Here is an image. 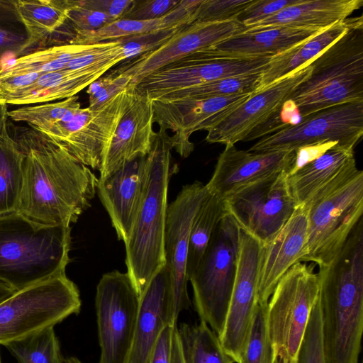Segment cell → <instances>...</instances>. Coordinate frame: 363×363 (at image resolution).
<instances>
[{"mask_svg":"<svg viewBox=\"0 0 363 363\" xmlns=\"http://www.w3.org/2000/svg\"><path fill=\"white\" fill-rule=\"evenodd\" d=\"M25 158L16 211L43 225L70 226L91 206L99 179L60 145L31 128L15 130Z\"/></svg>","mask_w":363,"mask_h":363,"instance_id":"cell-1","label":"cell"},{"mask_svg":"<svg viewBox=\"0 0 363 363\" xmlns=\"http://www.w3.org/2000/svg\"><path fill=\"white\" fill-rule=\"evenodd\" d=\"M318 300L325 363H359L363 332V220L327 266L319 267Z\"/></svg>","mask_w":363,"mask_h":363,"instance_id":"cell-2","label":"cell"},{"mask_svg":"<svg viewBox=\"0 0 363 363\" xmlns=\"http://www.w3.org/2000/svg\"><path fill=\"white\" fill-rule=\"evenodd\" d=\"M71 227L43 225L16 211L0 214V281L18 291L65 273Z\"/></svg>","mask_w":363,"mask_h":363,"instance_id":"cell-3","label":"cell"},{"mask_svg":"<svg viewBox=\"0 0 363 363\" xmlns=\"http://www.w3.org/2000/svg\"><path fill=\"white\" fill-rule=\"evenodd\" d=\"M172 149L167 132H157L147 155L142 201L130 235L125 242L127 273L140 296L165 264L164 236Z\"/></svg>","mask_w":363,"mask_h":363,"instance_id":"cell-4","label":"cell"},{"mask_svg":"<svg viewBox=\"0 0 363 363\" xmlns=\"http://www.w3.org/2000/svg\"><path fill=\"white\" fill-rule=\"evenodd\" d=\"M308 65L311 71L285 102L300 118L347 103L363 102V18Z\"/></svg>","mask_w":363,"mask_h":363,"instance_id":"cell-5","label":"cell"},{"mask_svg":"<svg viewBox=\"0 0 363 363\" xmlns=\"http://www.w3.org/2000/svg\"><path fill=\"white\" fill-rule=\"evenodd\" d=\"M240 228L227 214L218 224L199 265L189 281L200 320L220 337L234 285Z\"/></svg>","mask_w":363,"mask_h":363,"instance_id":"cell-6","label":"cell"},{"mask_svg":"<svg viewBox=\"0 0 363 363\" xmlns=\"http://www.w3.org/2000/svg\"><path fill=\"white\" fill-rule=\"evenodd\" d=\"M81 306L79 289L65 273L18 291L0 303V345L54 328Z\"/></svg>","mask_w":363,"mask_h":363,"instance_id":"cell-7","label":"cell"},{"mask_svg":"<svg viewBox=\"0 0 363 363\" xmlns=\"http://www.w3.org/2000/svg\"><path fill=\"white\" fill-rule=\"evenodd\" d=\"M315 264L298 262L276 285L267 306L269 337L278 363H296L311 310L318 298Z\"/></svg>","mask_w":363,"mask_h":363,"instance_id":"cell-8","label":"cell"},{"mask_svg":"<svg viewBox=\"0 0 363 363\" xmlns=\"http://www.w3.org/2000/svg\"><path fill=\"white\" fill-rule=\"evenodd\" d=\"M306 208L308 239L300 262L327 266L362 218L363 172L359 169L345 184Z\"/></svg>","mask_w":363,"mask_h":363,"instance_id":"cell-9","label":"cell"},{"mask_svg":"<svg viewBox=\"0 0 363 363\" xmlns=\"http://www.w3.org/2000/svg\"><path fill=\"white\" fill-rule=\"evenodd\" d=\"M140 303V296L127 272L114 270L101 277L95 296L99 363H126Z\"/></svg>","mask_w":363,"mask_h":363,"instance_id":"cell-10","label":"cell"},{"mask_svg":"<svg viewBox=\"0 0 363 363\" xmlns=\"http://www.w3.org/2000/svg\"><path fill=\"white\" fill-rule=\"evenodd\" d=\"M363 135V102L342 104L311 113L295 124H286L267 134L248 151L296 150L323 143L353 150Z\"/></svg>","mask_w":363,"mask_h":363,"instance_id":"cell-11","label":"cell"},{"mask_svg":"<svg viewBox=\"0 0 363 363\" xmlns=\"http://www.w3.org/2000/svg\"><path fill=\"white\" fill-rule=\"evenodd\" d=\"M128 87L97 108H74L41 133L83 164L100 171L106 149L123 116Z\"/></svg>","mask_w":363,"mask_h":363,"instance_id":"cell-12","label":"cell"},{"mask_svg":"<svg viewBox=\"0 0 363 363\" xmlns=\"http://www.w3.org/2000/svg\"><path fill=\"white\" fill-rule=\"evenodd\" d=\"M272 56H240L219 52L213 48L176 60L134 84L151 100L169 92L219 79L263 73Z\"/></svg>","mask_w":363,"mask_h":363,"instance_id":"cell-13","label":"cell"},{"mask_svg":"<svg viewBox=\"0 0 363 363\" xmlns=\"http://www.w3.org/2000/svg\"><path fill=\"white\" fill-rule=\"evenodd\" d=\"M286 172L243 186L225 199L228 214L239 228L262 244L270 240L296 208Z\"/></svg>","mask_w":363,"mask_h":363,"instance_id":"cell-14","label":"cell"},{"mask_svg":"<svg viewBox=\"0 0 363 363\" xmlns=\"http://www.w3.org/2000/svg\"><path fill=\"white\" fill-rule=\"evenodd\" d=\"M262 243L240 229L236 274L221 345L239 363L250 331L257 302V279Z\"/></svg>","mask_w":363,"mask_h":363,"instance_id":"cell-15","label":"cell"},{"mask_svg":"<svg viewBox=\"0 0 363 363\" xmlns=\"http://www.w3.org/2000/svg\"><path fill=\"white\" fill-rule=\"evenodd\" d=\"M207 194L206 185L195 181L184 186L167 209L164 259L171 273L172 313L177 322L179 313L191 306L186 275L190 231L194 216Z\"/></svg>","mask_w":363,"mask_h":363,"instance_id":"cell-16","label":"cell"},{"mask_svg":"<svg viewBox=\"0 0 363 363\" xmlns=\"http://www.w3.org/2000/svg\"><path fill=\"white\" fill-rule=\"evenodd\" d=\"M252 93L201 99L152 100L154 123L161 131L171 130L173 149L182 157L194 150L191 135L196 131L208 130L242 104Z\"/></svg>","mask_w":363,"mask_h":363,"instance_id":"cell-17","label":"cell"},{"mask_svg":"<svg viewBox=\"0 0 363 363\" xmlns=\"http://www.w3.org/2000/svg\"><path fill=\"white\" fill-rule=\"evenodd\" d=\"M245 26L237 19L224 21H194L181 28L163 45L128 60L117 69L129 75L134 85L153 72L193 53L214 48L242 33Z\"/></svg>","mask_w":363,"mask_h":363,"instance_id":"cell-18","label":"cell"},{"mask_svg":"<svg viewBox=\"0 0 363 363\" xmlns=\"http://www.w3.org/2000/svg\"><path fill=\"white\" fill-rule=\"evenodd\" d=\"M308 65L265 89L252 93L242 104L208 130L209 143L234 145L245 140L281 108L294 89L310 74Z\"/></svg>","mask_w":363,"mask_h":363,"instance_id":"cell-19","label":"cell"},{"mask_svg":"<svg viewBox=\"0 0 363 363\" xmlns=\"http://www.w3.org/2000/svg\"><path fill=\"white\" fill-rule=\"evenodd\" d=\"M153 124L151 99L146 92L128 85L125 108L106 149L99 178H105L133 160L146 156L157 135Z\"/></svg>","mask_w":363,"mask_h":363,"instance_id":"cell-20","label":"cell"},{"mask_svg":"<svg viewBox=\"0 0 363 363\" xmlns=\"http://www.w3.org/2000/svg\"><path fill=\"white\" fill-rule=\"evenodd\" d=\"M295 150L255 152L226 145L206 184L208 193L225 198L238 189L273 174L289 173Z\"/></svg>","mask_w":363,"mask_h":363,"instance_id":"cell-21","label":"cell"},{"mask_svg":"<svg viewBox=\"0 0 363 363\" xmlns=\"http://www.w3.org/2000/svg\"><path fill=\"white\" fill-rule=\"evenodd\" d=\"M308 209L297 207L283 227L262 244L257 279V302L268 303L283 275L304 254L308 239Z\"/></svg>","mask_w":363,"mask_h":363,"instance_id":"cell-22","label":"cell"},{"mask_svg":"<svg viewBox=\"0 0 363 363\" xmlns=\"http://www.w3.org/2000/svg\"><path fill=\"white\" fill-rule=\"evenodd\" d=\"M147 155L133 160L98 181L99 197L118 239L124 243L130 235L142 201L147 176Z\"/></svg>","mask_w":363,"mask_h":363,"instance_id":"cell-23","label":"cell"},{"mask_svg":"<svg viewBox=\"0 0 363 363\" xmlns=\"http://www.w3.org/2000/svg\"><path fill=\"white\" fill-rule=\"evenodd\" d=\"M174 323L177 321L172 313L171 273L165 264L140 296L138 320L126 363H149L164 328Z\"/></svg>","mask_w":363,"mask_h":363,"instance_id":"cell-24","label":"cell"},{"mask_svg":"<svg viewBox=\"0 0 363 363\" xmlns=\"http://www.w3.org/2000/svg\"><path fill=\"white\" fill-rule=\"evenodd\" d=\"M359 169L354 150L337 147L287 175V183L297 207L307 208L340 186Z\"/></svg>","mask_w":363,"mask_h":363,"instance_id":"cell-25","label":"cell"},{"mask_svg":"<svg viewBox=\"0 0 363 363\" xmlns=\"http://www.w3.org/2000/svg\"><path fill=\"white\" fill-rule=\"evenodd\" d=\"M363 5V0H300L243 32H255L273 27L286 26L323 30L343 21Z\"/></svg>","mask_w":363,"mask_h":363,"instance_id":"cell-26","label":"cell"},{"mask_svg":"<svg viewBox=\"0 0 363 363\" xmlns=\"http://www.w3.org/2000/svg\"><path fill=\"white\" fill-rule=\"evenodd\" d=\"M201 2L202 0H181L174 9L157 19H118L99 30L74 34L68 43L99 44L165 29L181 28L194 22L196 11Z\"/></svg>","mask_w":363,"mask_h":363,"instance_id":"cell-27","label":"cell"},{"mask_svg":"<svg viewBox=\"0 0 363 363\" xmlns=\"http://www.w3.org/2000/svg\"><path fill=\"white\" fill-rule=\"evenodd\" d=\"M359 17L347 18L323 30L303 43L273 56L261 77L255 92L308 65L326 48L352 28Z\"/></svg>","mask_w":363,"mask_h":363,"instance_id":"cell-28","label":"cell"},{"mask_svg":"<svg viewBox=\"0 0 363 363\" xmlns=\"http://www.w3.org/2000/svg\"><path fill=\"white\" fill-rule=\"evenodd\" d=\"M108 69V68L81 70L64 69L43 73L33 83L9 96L3 104L25 105L63 100L77 95Z\"/></svg>","mask_w":363,"mask_h":363,"instance_id":"cell-29","label":"cell"},{"mask_svg":"<svg viewBox=\"0 0 363 363\" xmlns=\"http://www.w3.org/2000/svg\"><path fill=\"white\" fill-rule=\"evenodd\" d=\"M323 30L279 26L250 33L242 32L213 48L230 55L273 57L304 42Z\"/></svg>","mask_w":363,"mask_h":363,"instance_id":"cell-30","label":"cell"},{"mask_svg":"<svg viewBox=\"0 0 363 363\" xmlns=\"http://www.w3.org/2000/svg\"><path fill=\"white\" fill-rule=\"evenodd\" d=\"M74 0H16L18 15L26 29L28 54L45 45L66 23Z\"/></svg>","mask_w":363,"mask_h":363,"instance_id":"cell-31","label":"cell"},{"mask_svg":"<svg viewBox=\"0 0 363 363\" xmlns=\"http://www.w3.org/2000/svg\"><path fill=\"white\" fill-rule=\"evenodd\" d=\"M24 158L7 122L0 130V214L16 211L23 183Z\"/></svg>","mask_w":363,"mask_h":363,"instance_id":"cell-32","label":"cell"},{"mask_svg":"<svg viewBox=\"0 0 363 363\" xmlns=\"http://www.w3.org/2000/svg\"><path fill=\"white\" fill-rule=\"evenodd\" d=\"M102 43H65L40 49L13 60L12 63L0 69V76L43 74L64 69L72 60L99 47Z\"/></svg>","mask_w":363,"mask_h":363,"instance_id":"cell-33","label":"cell"},{"mask_svg":"<svg viewBox=\"0 0 363 363\" xmlns=\"http://www.w3.org/2000/svg\"><path fill=\"white\" fill-rule=\"evenodd\" d=\"M227 214L225 199L208 192L191 227L186 260L188 280L199 265L218 224Z\"/></svg>","mask_w":363,"mask_h":363,"instance_id":"cell-34","label":"cell"},{"mask_svg":"<svg viewBox=\"0 0 363 363\" xmlns=\"http://www.w3.org/2000/svg\"><path fill=\"white\" fill-rule=\"evenodd\" d=\"M184 363H234L224 350L219 337L203 320L177 327Z\"/></svg>","mask_w":363,"mask_h":363,"instance_id":"cell-35","label":"cell"},{"mask_svg":"<svg viewBox=\"0 0 363 363\" xmlns=\"http://www.w3.org/2000/svg\"><path fill=\"white\" fill-rule=\"evenodd\" d=\"M262 73L247 74L216 79L169 92L157 99L173 101L201 99L254 93Z\"/></svg>","mask_w":363,"mask_h":363,"instance_id":"cell-36","label":"cell"},{"mask_svg":"<svg viewBox=\"0 0 363 363\" xmlns=\"http://www.w3.org/2000/svg\"><path fill=\"white\" fill-rule=\"evenodd\" d=\"M18 363H62L53 327L45 328L4 345Z\"/></svg>","mask_w":363,"mask_h":363,"instance_id":"cell-37","label":"cell"},{"mask_svg":"<svg viewBox=\"0 0 363 363\" xmlns=\"http://www.w3.org/2000/svg\"><path fill=\"white\" fill-rule=\"evenodd\" d=\"M77 95L57 102L28 106L8 111V118L16 122H26L33 129L41 132L62 121L70 111L80 108Z\"/></svg>","mask_w":363,"mask_h":363,"instance_id":"cell-38","label":"cell"},{"mask_svg":"<svg viewBox=\"0 0 363 363\" xmlns=\"http://www.w3.org/2000/svg\"><path fill=\"white\" fill-rule=\"evenodd\" d=\"M26 29L18 15L16 0H0V69L5 57L28 54Z\"/></svg>","mask_w":363,"mask_h":363,"instance_id":"cell-39","label":"cell"},{"mask_svg":"<svg viewBox=\"0 0 363 363\" xmlns=\"http://www.w3.org/2000/svg\"><path fill=\"white\" fill-rule=\"evenodd\" d=\"M268 303H257L250 331L239 363H278L269 337Z\"/></svg>","mask_w":363,"mask_h":363,"instance_id":"cell-40","label":"cell"},{"mask_svg":"<svg viewBox=\"0 0 363 363\" xmlns=\"http://www.w3.org/2000/svg\"><path fill=\"white\" fill-rule=\"evenodd\" d=\"M296 363H325L321 333V315L318 298L311 310Z\"/></svg>","mask_w":363,"mask_h":363,"instance_id":"cell-41","label":"cell"},{"mask_svg":"<svg viewBox=\"0 0 363 363\" xmlns=\"http://www.w3.org/2000/svg\"><path fill=\"white\" fill-rule=\"evenodd\" d=\"M181 28L165 29L118 40L120 52L123 60H128L157 49Z\"/></svg>","mask_w":363,"mask_h":363,"instance_id":"cell-42","label":"cell"},{"mask_svg":"<svg viewBox=\"0 0 363 363\" xmlns=\"http://www.w3.org/2000/svg\"><path fill=\"white\" fill-rule=\"evenodd\" d=\"M130 76L115 69L105 77H101L89 85V107L97 108L125 90L130 84Z\"/></svg>","mask_w":363,"mask_h":363,"instance_id":"cell-43","label":"cell"},{"mask_svg":"<svg viewBox=\"0 0 363 363\" xmlns=\"http://www.w3.org/2000/svg\"><path fill=\"white\" fill-rule=\"evenodd\" d=\"M254 0H202L194 21L216 22L236 19Z\"/></svg>","mask_w":363,"mask_h":363,"instance_id":"cell-44","label":"cell"},{"mask_svg":"<svg viewBox=\"0 0 363 363\" xmlns=\"http://www.w3.org/2000/svg\"><path fill=\"white\" fill-rule=\"evenodd\" d=\"M115 20L108 15L85 9L74 1L66 23H69L74 34L99 30Z\"/></svg>","mask_w":363,"mask_h":363,"instance_id":"cell-45","label":"cell"},{"mask_svg":"<svg viewBox=\"0 0 363 363\" xmlns=\"http://www.w3.org/2000/svg\"><path fill=\"white\" fill-rule=\"evenodd\" d=\"M300 0H254L236 18L245 27L257 23Z\"/></svg>","mask_w":363,"mask_h":363,"instance_id":"cell-46","label":"cell"},{"mask_svg":"<svg viewBox=\"0 0 363 363\" xmlns=\"http://www.w3.org/2000/svg\"><path fill=\"white\" fill-rule=\"evenodd\" d=\"M181 0H133L121 19L138 21L162 18L174 9Z\"/></svg>","mask_w":363,"mask_h":363,"instance_id":"cell-47","label":"cell"},{"mask_svg":"<svg viewBox=\"0 0 363 363\" xmlns=\"http://www.w3.org/2000/svg\"><path fill=\"white\" fill-rule=\"evenodd\" d=\"M133 0H79V6L105 13L115 21L121 19L130 9Z\"/></svg>","mask_w":363,"mask_h":363,"instance_id":"cell-48","label":"cell"},{"mask_svg":"<svg viewBox=\"0 0 363 363\" xmlns=\"http://www.w3.org/2000/svg\"><path fill=\"white\" fill-rule=\"evenodd\" d=\"M177 323L167 325L153 349L149 363H172L173 332Z\"/></svg>","mask_w":363,"mask_h":363,"instance_id":"cell-49","label":"cell"},{"mask_svg":"<svg viewBox=\"0 0 363 363\" xmlns=\"http://www.w3.org/2000/svg\"><path fill=\"white\" fill-rule=\"evenodd\" d=\"M336 143H323L300 147L295 150V158L292 167L287 175L291 174L305 164L321 156L328 150L334 146Z\"/></svg>","mask_w":363,"mask_h":363,"instance_id":"cell-50","label":"cell"},{"mask_svg":"<svg viewBox=\"0 0 363 363\" xmlns=\"http://www.w3.org/2000/svg\"><path fill=\"white\" fill-rule=\"evenodd\" d=\"M172 363H184L181 351L180 342L177 333V325H175L173 332Z\"/></svg>","mask_w":363,"mask_h":363,"instance_id":"cell-51","label":"cell"},{"mask_svg":"<svg viewBox=\"0 0 363 363\" xmlns=\"http://www.w3.org/2000/svg\"><path fill=\"white\" fill-rule=\"evenodd\" d=\"M16 291L0 281V303L11 296Z\"/></svg>","mask_w":363,"mask_h":363,"instance_id":"cell-52","label":"cell"},{"mask_svg":"<svg viewBox=\"0 0 363 363\" xmlns=\"http://www.w3.org/2000/svg\"><path fill=\"white\" fill-rule=\"evenodd\" d=\"M8 105L0 104V130L8 121Z\"/></svg>","mask_w":363,"mask_h":363,"instance_id":"cell-53","label":"cell"},{"mask_svg":"<svg viewBox=\"0 0 363 363\" xmlns=\"http://www.w3.org/2000/svg\"><path fill=\"white\" fill-rule=\"evenodd\" d=\"M79 359L74 357L64 358L62 363H79Z\"/></svg>","mask_w":363,"mask_h":363,"instance_id":"cell-54","label":"cell"},{"mask_svg":"<svg viewBox=\"0 0 363 363\" xmlns=\"http://www.w3.org/2000/svg\"><path fill=\"white\" fill-rule=\"evenodd\" d=\"M0 363H1V355H0Z\"/></svg>","mask_w":363,"mask_h":363,"instance_id":"cell-55","label":"cell"},{"mask_svg":"<svg viewBox=\"0 0 363 363\" xmlns=\"http://www.w3.org/2000/svg\"><path fill=\"white\" fill-rule=\"evenodd\" d=\"M79 363H82V362L79 360Z\"/></svg>","mask_w":363,"mask_h":363,"instance_id":"cell-56","label":"cell"}]
</instances>
